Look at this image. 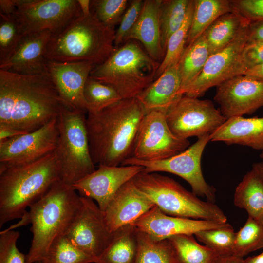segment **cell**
I'll use <instances>...</instances> for the list:
<instances>
[{
  "label": "cell",
  "mask_w": 263,
  "mask_h": 263,
  "mask_svg": "<svg viewBox=\"0 0 263 263\" xmlns=\"http://www.w3.org/2000/svg\"><path fill=\"white\" fill-rule=\"evenodd\" d=\"M65 104L48 74L0 70V126L31 132L56 118Z\"/></svg>",
  "instance_id": "obj_1"
},
{
  "label": "cell",
  "mask_w": 263,
  "mask_h": 263,
  "mask_svg": "<svg viewBox=\"0 0 263 263\" xmlns=\"http://www.w3.org/2000/svg\"><path fill=\"white\" fill-rule=\"evenodd\" d=\"M145 114L137 98L122 99L97 113H88L86 123L94 165L119 166L132 157Z\"/></svg>",
  "instance_id": "obj_2"
},
{
  "label": "cell",
  "mask_w": 263,
  "mask_h": 263,
  "mask_svg": "<svg viewBox=\"0 0 263 263\" xmlns=\"http://www.w3.org/2000/svg\"><path fill=\"white\" fill-rule=\"evenodd\" d=\"M82 204L81 196L72 186L61 180L54 184L39 200L30 206L21 220L9 227L31 224L33 238L26 263L43 262L48 249L59 236L65 234Z\"/></svg>",
  "instance_id": "obj_3"
},
{
  "label": "cell",
  "mask_w": 263,
  "mask_h": 263,
  "mask_svg": "<svg viewBox=\"0 0 263 263\" xmlns=\"http://www.w3.org/2000/svg\"><path fill=\"white\" fill-rule=\"evenodd\" d=\"M59 180L55 151L0 173V228L9 221L21 219L26 209Z\"/></svg>",
  "instance_id": "obj_4"
},
{
  "label": "cell",
  "mask_w": 263,
  "mask_h": 263,
  "mask_svg": "<svg viewBox=\"0 0 263 263\" xmlns=\"http://www.w3.org/2000/svg\"><path fill=\"white\" fill-rule=\"evenodd\" d=\"M114 29L103 24L91 12L83 14L61 31L53 34L46 48L49 61L103 63L114 49Z\"/></svg>",
  "instance_id": "obj_5"
},
{
  "label": "cell",
  "mask_w": 263,
  "mask_h": 263,
  "mask_svg": "<svg viewBox=\"0 0 263 263\" xmlns=\"http://www.w3.org/2000/svg\"><path fill=\"white\" fill-rule=\"evenodd\" d=\"M160 64L137 41L130 40L114 48L89 76L113 87L122 99L136 98L155 80Z\"/></svg>",
  "instance_id": "obj_6"
},
{
  "label": "cell",
  "mask_w": 263,
  "mask_h": 263,
  "mask_svg": "<svg viewBox=\"0 0 263 263\" xmlns=\"http://www.w3.org/2000/svg\"><path fill=\"white\" fill-rule=\"evenodd\" d=\"M132 180L136 187L167 215L227 222L226 216L216 204L201 200L169 177L143 170Z\"/></svg>",
  "instance_id": "obj_7"
},
{
  "label": "cell",
  "mask_w": 263,
  "mask_h": 263,
  "mask_svg": "<svg viewBox=\"0 0 263 263\" xmlns=\"http://www.w3.org/2000/svg\"><path fill=\"white\" fill-rule=\"evenodd\" d=\"M85 113L63 104L57 117L58 137L55 151L60 179L71 186L96 169L90 150Z\"/></svg>",
  "instance_id": "obj_8"
},
{
  "label": "cell",
  "mask_w": 263,
  "mask_h": 263,
  "mask_svg": "<svg viewBox=\"0 0 263 263\" xmlns=\"http://www.w3.org/2000/svg\"><path fill=\"white\" fill-rule=\"evenodd\" d=\"M209 135L198 138L186 150L167 159L145 161L131 157L121 165H138L144 167L143 171L146 173L166 172L179 176L190 185L195 195L214 203L216 189L206 181L201 169V158L206 145L210 141Z\"/></svg>",
  "instance_id": "obj_9"
},
{
  "label": "cell",
  "mask_w": 263,
  "mask_h": 263,
  "mask_svg": "<svg viewBox=\"0 0 263 263\" xmlns=\"http://www.w3.org/2000/svg\"><path fill=\"white\" fill-rule=\"evenodd\" d=\"M14 15L24 35L49 31L56 34L82 15L78 0H16Z\"/></svg>",
  "instance_id": "obj_10"
},
{
  "label": "cell",
  "mask_w": 263,
  "mask_h": 263,
  "mask_svg": "<svg viewBox=\"0 0 263 263\" xmlns=\"http://www.w3.org/2000/svg\"><path fill=\"white\" fill-rule=\"evenodd\" d=\"M166 118L172 132L182 139L210 135L227 120L211 100L185 95L169 109Z\"/></svg>",
  "instance_id": "obj_11"
},
{
  "label": "cell",
  "mask_w": 263,
  "mask_h": 263,
  "mask_svg": "<svg viewBox=\"0 0 263 263\" xmlns=\"http://www.w3.org/2000/svg\"><path fill=\"white\" fill-rule=\"evenodd\" d=\"M250 22L246 19L235 38L223 49L210 56L200 74L183 91V95L198 98L209 89L243 75L241 56L248 40Z\"/></svg>",
  "instance_id": "obj_12"
},
{
  "label": "cell",
  "mask_w": 263,
  "mask_h": 263,
  "mask_svg": "<svg viewBox=\"0 0 263 263\" xmlns=\"http://www.w3.org/2000/svg\"><path fill=\"white\" fill-rule=\"evenodd\" d=\"M189 146L188 139L176 136L167 123L166 113L154 110L146 113L139 127L132 156L145 161L167 159Z\"/></svg>",
  "instance_id": "obj_13"
},
{
  "label": "cell",
  "mask_w": 263,
  "mask_h": 263,
  "mask_svg": "<svg viewBox=\"0 0 263 263\" xmlns=\"http://www.w3.org/2000/svg\"><path fill=\"white\" fill-rule=\"evenodd\" d=\"M58 137L57 117L38 129L0 142V173L54 151Z\"/></svg>",
  "instance_id": "obj_14"
},
{
  "label": "cell",
  "mask_w": 263,
  "mask_h": 263,
  "mask_svg": "<svg viewBox=\"0 0 263 263\" xmlns=\"http://www.w3.org/2000/svg\"><path fill=\"white\" fill-rule=\"evenodd\" d=\"M81 206L65 233L80 249L97 258L111 241L113 233L106 225L103 212L93 199L81 196Z\"/></svg>",
  "instance_id": "obj_15"
},
{
  "label": "cell",
  "mask_w": 263,
  "mask_h": 263,
  "mask_svg": "<svg viewBox=\"0 0 263 263\" xmlns=\"http://www.w3.org/2000/svg\"><path fill=\"white\" fill-rule=\"evenodd\" d=\"M216 87L214 99L227 119L252 114L263 107L262 81L239 75Z\"/></svg>",
  "instance_id": "obj_16"
},
{
  "label": "cell",
  "mask_w": 263,
  "mask_h": 263,
  "mask_svg": "<svg viewBox=\"0 0 263 263\" xmlns=\"http://www.w3.org/2000/svg\"><path fill=\"white\" fill-rule=\"evenodd\" d=\"M138 165L98 166V169L75 183L80 196L94 200L104 211L119 189L144 170Z\"/></svg>",
  "instance_id": "obj_17"
},
{
  "label": "cell",
  "mask_w": 263,
  "mask_h": 263,
  "mask_svg": "<svg viewBox=\"0 0 263 263\" xmlns=\"http://www.w3.org/2000/svg\"><path fill=\"white\" fill-rule=\"evenodd\" d=\"M131 225L156 240L168 239L178 234L194 235L203 230L231 226L228 223L174 217L154 206Z\"/></svg>",
  "instance_id": "obj_18"
},
{
  "label": "cell",
  "mask_w": 263,
  "mask_h": 263,
  "mask_svg": "<svg viewBox=\"0 0 263 263\" xmlns=\"http://www.w3.org/2000/svg\"><path fill=\"white\" fill-rule=\"evenodd\" d=\"M95 66L87 61H48V73L67 106L87 113L84 98L86 82Z\"/></svg>",
  "instance_id": "obj_19"
},
{
  "label": "cell",
  "mask_w": 263,
  "mask_h": 263,
  "mask_svg": "<svg viewBox=\"0 0 263 263\" xmlns=\"http://www.w3.org/2000/svg\"><path fill=\"white\" fill-rule=\"evenodd\" d=\"M154 206L131 180L119 189L103 211L107 227L113 233L132 224Z\"/></svg>",
  "instance_id": "obj_20"
},
{
  "label": "cell",
  "mask_w": 263,
  "mask_h": 263,
  "mask_svg": "<svg viewBox=\"0 0 263 263\" xmlns=\"http://www.w3.org/2000/svg\"><path fill=\"white\" fill-rule=\"evenodd\" d=\"M53 34L43 31L25 35L15 52L0 70L26 75L48 73L46 48Z\"/></svg>",
  "instance_id": "obj_21"
},
{
  "label": "cell",
  "mask_w": 263,
  "mask_h": 263,
  "mask_svg": "<svg viewBox=\"0 0 263 263\" xmlns=\"http://www.w3.org/2000/svg\"><path fill=\"white\" fill-rule=\"evenodd\" d=\"M161 2L162 0H144L140 16L125 41L126 42L133 40L140 42L149 55L159 62L165 56L161 45L159 21Z\"/></svg>",
  "instance_id": "obj_22"
},
{
  "label": "cell",
  "mask_w": 263,
  "mask_h": 263,
  "mask_svg": "<svg viewBox=\"0 0 263 263\" xmlns=\"http://www.w3.org/2000/svg\"><path fill=\"white\" fill-rule=\"evenodd\" d=\"M178 63L166 69L137 96L146 113L159 110L166 113L183 96L179 94L181 80Z\"/></svg>",
  "instance_id": "obj_23"
},
{
  "label": "cell",
  "mask_w": 263,
  "mask_h": 263,
  "mask_svg": "<svg viewBox=\"0 0 263 263\" xmlns=\"http://www.w3.org/2000/svg\"><path fill=\"white\" fill-rule=\"evenodd\" d=\"M210 141L237 144L263 151V116L228 119L209 135Z\"/></svg>",
  "instance_id": "obj_24"
},
{
  "label": "cell",
  "mask_w": 263,
  "mask_h": 263,
  "mask_svg": "<svg viewBox=\"0 0 263 263\" xmlns=\"http://www.w3.org/2000/svg\"><path fill=\"white\" fill-rule=\"evenodd\" d=\"M137 230L131 225L113 232V238L96 263H134L138 251Z\"/></svg>",
  "instance_id": "obj_25"
},
{
  "label": "cell",
  "mask_w": 263,
  "mask_h": 263,
  "mask_svg": "<svg viewBox=\"0 0 263 263\" xmlns=\"http://www.w3.org/2000/svg\"><path fill=\"white\" fill-rule=\"evenodd\" d=\"M233 203L257 220L263 215V181L252 169L236 187Z\"/></svg>",
  "instance_id": "obj_26"
},
{
  "label": "cell",
  "mask_w": 263,
  "mask_h": 263,
  "mask_svg": "<svg viewBox=\"0 0 263 263\" xmlns=\"http://www.w3.org/2000/svg\"><path fill=\"white\" fill-rule=\"evenodd\" d=\"M234 12L229 0H194L186 47L197 40L219 17Z\"/></svg>",
  "instance_id": "obj_27"
},
{
  "label": "cell",
  "mask_w": 263,
  "mask_h": 263,
  "mask_svg": "<svg viewBox=\"0 0 263 263\" xmlns=\"http://www.w3.org/2000/svg\"><path fill=\"white\" fill-rule=\"evenodd\" d=\"M210 56L204 33L193 43L186 47L178 63L181 80V88L179 91L181 95H183V91L202 72Z\"/></svg>",
  "instance_id": "obj_28"
},
{
  "label": "cell",
  "mask_w": 263,
  "mask_h": 263,
  "mask_svg": "<svg viewBox=\"0 0 263 263\" xmlns=\"http://www.w3.org/2000/svg\"><path fill=\"white\" fill-rule=\"evenodd\" d=\"M246 19L236 12L226 13L216 19L204 33L210 55L227 46L236 37Z\"/></svg>",
  "instance_id": "obj_29"
},
{
  "label": "cell",
  "mask_w": 263,
  "mask_h": 263,
  "mask_svg": "<svg viewBox=\"0 0 263 263\" xmlns=\"http://www.w3.org/2000/svg\"><path fill=\"white\" fill-rule=\"evenodd\" d=\"M172 247L175 263H213L219 256L200 244L193 235L178 234L168 239Z\"/></svg>",
  "instance_id": "obj_30"
},
{
  "label": "cell",
  "mask_w": 263,
  "mask_h": 263,
  "mask_svg": "<svg viewBox=\"0 0 263 263\" xmlns=\"http://www.w3.org/2000/svg\"><path fill=\"white\" fill-rule=\"evenodd\" d=\"M190 1V0H162L159 21L161 45L165 55L168 41L183 24Z\"/></svg>",
  "instance_id": "obj_31"
},
{
  "label": "cell",
  "mask_w": 263,
  "mask_h": 263,
  "mask_svg": "<svg viewBox=\"0 0 263 263\" xmlns=\"http://www.w3.org/2000/svg\"><path fill=\"white\" fill-rule=\"evenodd\" d=\"M137 238L138 251L134 263H175L168 239L156 240L138 230Z\"/></svg>",
  "instance_id": "obj_32"
},
{
  "label": "cell",
  "mask_w": 263,
  "mask_h": 263,
  "mask_svg": "<svg viewBox=\"0 0 263 263\" xmlns=\"http://www.w3.org/2000/svg\"><path fill=\"white\" fill-rule=\"evenodd\" d=\"M194 8V0H190L186 18L181 27L169 38L165 56L160 62L155 80L168 68L178 63L186 47Z\"/></svg>",
  "instance_id": "obj_33"
},
{
  "label": "cell",
  "mask_w": 263,
  "mask_h": 263,
  "mask_svg": "<svg viewBox=\"0 0 263 263\" xmlns=\"http://www.w3.org/2000/svg\"><path fill=\"white\" fill-rule=\"evenodd\" d=\"M96 258L75 246L65 234L56 239L50 245L44 263H92Z\"/></svg>",
  "instance_id": "obj_34"
},
{
  "label": "cell",
  "mask_w": 263,
  "mask_h": 263,
  "mask_svg": "<svg viewBox=\"0 0 263 263\" xmlns=\"http://www.w3.org/2000/svg\"><path fill=\"white\" fill-rule=\"evenodd\" d=\"M83 94L87 113H97L122 99L113 87L90 76L86 82Z\"/></svg>",
  "instance_id": "obj_35"
},
{
  "label": "cell",
  "mask_w": 263,
  "mask_h": 263,
  "mask_svg": "<svg viewBox=\"0 0 263 263\" xmlns=\"http://www.w3.org/2000/svg\"><path fill=\"white\" fill-rule=\"evenodd\" d=\"M261 248H263V227L258 220L248 216L244 226L235 233L233 255L244 258Z\"/></svg>",
  "instance_id": "obj_36"
},
{
  "label": "cell",
  "mask_w": 263,
  "mask_h": 263,
  "mask_svg": "<svg viewBox=\"0 0 263 263\" xmlns=\"http://www.w3.org/2000/svg\"><path fill=\"white\" fill-rule=\"evenodd\" d=\"M24 36L14 15L0 14V65L11 57Z\"/></svg>",
  "instance_id": "obj_37"
},
{
  "label": "cell",
  "mask_w": 263,
  "mask_h": 263,
  "mask_svg": "<svg viewBox=\"0 0 263 263\" xmlns=\"http://www.w3.org/2000/svg\"><path fill=\"white\" fill-rule=\"evenodd\" d=\"M235 233L232 226L199 231L197 239L219 256L233 255Z\"/></svg>",
  "instance_id": "obj_38"
},
{
  "label": "cell",
  "mask_w": 263,
  "mask_h": 263,
  "mask_svg": "<svg viewBox=\"0 0 263 263\" xmlns=\"http://www.w3.org/2000/svg\"><path fill=\"white\" fill-rule=\"evenodd\" d=\"M127 0H94L90 11L104 25L114 29L128 7Z\"/></svg>",
  "instance_id": "obj_39"
},
{
  "label": "cell",
  "mask_w": 263,
  "mask_h": 263,
  "mask_svg": "<svg viewBox=\"0 0 263 263\" xmlns=\"http://www.w3.org/2000/svg\"><path fill=\"white\" fill-rule=\"evenodd\" d=\"M18 231L8 229L0 232V263H26V255L17 247Z\"/></svg>",
  "instance_id": "obj_40"
},
{
  "label": "cell",
  "mask_w": 263,
  "mask_h": 263,
  "mask_svg": "<svg viewBox=\"0 0 263 263\" xmlns=\"http://www.w3.org/2000/svg\"><path fill=\"white\" fill-rule=\"evenodd\" d=\"M144 0H134L130 2L123 14L118 28L115 32L114 46L117 48L125 43L126 37L136 22L143 5Z\"/></svg>",
  "instance_id": "obj_41"
},
{
  "label": "cell",
  "mask_w": 263,
  "mask_h": 263,
  "mask_svg": "<svg viewBox=\"0 0 263 263\" xmlns=\"http://www.w3.org/2000/svg\"><path fill=\"white\" fill-rule=\"evenodd\" d=\"M234 12L250 21L263 20V0H230Z\"/></svg>",
  "instance_id": "obj_42"
},
{
  "label": "cell",
  "mask_w": 263,
  "mask_h": 263,
  "mask_svg": "<svg viewBox=\"0 0 263 263\" xmlns=\"http://www.w3.org/2000/svg\"><path fill=\"white\" fill-rule=\"evenodd\" d=\"M240 62L243 75L248 70L263 63V42L247 43L244 48Z\"/></svg>",
  "instance_id": "obj_43"
},
{
  "label": "cell",
  "mask_w": 263,
  "mask_h": 263,
  "mask_svg": "<svg viewBox=\"0 0 263 263\" xmlns=\"http://www.w3.org/2000/svg\"><path fill=\"white\" fill-rule=\"evenodd\" d=\"M247 43L263 42V20L250 21Z\"/></svg>",
  "instance_id": "obj_44"
},
{
  "label": "cell",
  "mask_w": 263,
  "mask_h": 263,
  "mask_svg": "<svg viewBox=\"0 0 263 263\" xmlns=\"http://www.w3.org/2000/svg\"><path fill=\"white\" fill-rule=\"evenodd\" d=\"M29 132L18 130L5 126H0V142Z\"/></svg>",
  "instance_id": "obj_45"
},
{
  "label": "cell",
  "mask_w": 263,
  "mask_h": 263,
  "mask_svg": "<svg viewBox=\"0 0 263 263\" xmlns=\"http://www.w3.org/2000/svg\"><path fill=\"white\" fill-rule=\"evenodd\" d=\"M17 9L15 0H0V14L5 16L14 15Z\"/></svg>",
  "instance_id": "obj_46"
},
{
  "label": "cell",
  "mask_w": 263,
  "mask_h": 263,
  "mask_svg": "<svg viewBox=\"0 0 263 263\" xmlns=\"http://www.w3.org/2000/svg\"><path fill=\"white\" fill-rule=\"evenodd\" d=\"M244 75L263 81V63L248 70Z\"/></svg>",
  "instance_id": "obj_47"
},
{
  "label": "cell",
  "mask_w": 263,
  "mask_h": 263,
  "mask_svg": "<svg viewBox=\"0 0 263 263\" xmlns=\"http://www.w3.org/2000/svg\"><path fill=\"white\" fill-rule=\"evenodd\" d=\"M213 263H244V259L234 255L218 256Z\"/></svg>",
  "instance_id": "obj_48"
},
{
  "label": "cell",
  "mask_w": 263,
  "mask_h": 263,
  "mask_svg": "<svg viewBox=\"0 0 263 263\" xmlns=\"http://www.w3.org/2000/svg\"><path fill=\"white\" fill-rule=\"evenodd\" d=\"M244 263H263V251L258 255L246 258L244 259Z\"/></svg>",
  "instance_id": "obj_49"
},
{
  "label": "cell",
  "mask_w": 263,
  "mask_h": 263,
  "mask_svg": "<svg viewBox=\"0 0 263 263\" xmlns=\"http://www.w3.org/2000/svg\"><path fill=\"white\" fill-rule=\"evenodd\" d=\"M81 7L83 14H89L90 11V1L91 0H78Z\"/></svg>",
  "instance_id": "obj_50"
},
{
  "label": "cell",
  "mask_w": 263,
  "mask_h": 263,
  "mask_svg": "<svg viewBox=\"0 0 263 263\" xmlns=\"http://www.w3.org/2000/svg\"><path fill=\"white\" fill-rule=\"evenodd\" d=\"M252 169L257 172L263 181V160L254 163Z\"/></svg>",
  "instance_id": "obj_51"
},
{
  "label": "cell",
  "mask_w": 263,
  "mask_h": 263,
  "mask_svg": "<svg viewBox=\"0 0 263 263\" xmlns=\"http://www.w3.org/2000/svg\"><path fill=\"white\" fill-rule=\"evenodd\" d=\"M258 221L260 222V224L263 227V215Z\"/></svg>",
  "instance_id": "obj_52"
},
{
  "label": "cell",
  "mask_w": 263,
  "mask_h": 263,
  "mask_svg": "<svg viewBox=\"0 0 263 263\" xmlns=\"http://www.w3.org/2000/svg\"><path fill=\"white\" fill-rule=\"evenodd\" d=\"M260 157L261 159H262L263 160V151H261L260 154Z\"/></svg>",
  "instance_id": "obj_53"
},
{
  "label": "cell",
  "mask_w": 263,
  "mask_h": 263,
  "mask_svg": "<svg viewBox=\"0 0 263 263\" xmlns=\"http://www.w3.org/2000/svg\"><path fill=\"white\" fill-rule=\"evenodd\" d=\"M35 263H44L42 262H36Z\"/></svg>",
  "instance_id": "obj_54"
},
{
  "label": "cell",
  "mask_w": 263,
  "mask_h": 263,
  "mask_svg": "<svg viewBox=\"0 0 263 263\" xmlns=\"http://www.w3.org/2000/svg\"></svg>",
  "instance_id": "obj_55"
}]
</instances>
